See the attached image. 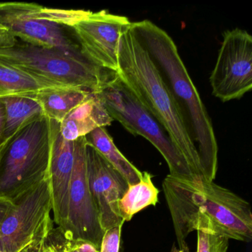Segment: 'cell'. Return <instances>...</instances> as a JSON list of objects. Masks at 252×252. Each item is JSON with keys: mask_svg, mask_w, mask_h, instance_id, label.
Wrapping results in <instances>:
<instances>
[{"mask_svg": "<svg viewBox=\"0 0 252 252\" xmlns=\"http://www.w3.org/2000/svg\"><path fill=\"white\" fill-rule=\"evenodd\" d=\"M163 189L180 250L189 252L186 239L199 230L229 240H252V207L234 191L203 178L189 181L169 175Z\"/></svg>", "mask_w": 252, "mask_h": 252, "instance_id": "obj_1", "label": "cell"}, {"mask_svg": "<svg viewBox=\"0 0 252 252\" xmlns=\"http://www.w3.org/2000/svg\"><path fill=\"white\" fill-rule=\"evenodd\" d=\"M129 29L148 51L175 101L188 119L198 152L203 179L213 182L218 171V147L212 121L181 60L173 39L150 20L131 23Z\"/></svg>", "mask_w": 252, "mask_h": 252, "instance_id": "obj_2", "label": "cell"}, {"mask_svg": "<svg viewBox=\"0 0 252 252\" xmlns=\"http://www.w3.org/2000/svg\"><path fill=\"white\" fill-rule=\"evenodd\" d=\"M117 73L163 126L194 174L203 178L198 152L181 108L148 51L129 26L119 40Z\"/></svg>", "mask_w": 252, "mask_h": 252, "instance_id": "obj_3", "label": "cell"}, {"mask_svg": "<svg viewBox=\"0 0 252 252\" xmlns=\"http://www.w3.org/2000/svg\"><path fill=\"white\" fill-rule=\"evenodd\" d=\"M52 122L45 115L26 122L0 151V197L16 198L49 176Z\"/></svg>", "mask_w": 252, "mask_h": 252, "instance_id": "obj_4", "label": "cell"}, {"mask_svg": "<svg viewBox=\"0 0 252 252\" xmlns=\"http://www.w3.org/2000/svg\"><path fill=\"white\" fill-rule=\"evenodd\" d=\"M89 11L56 9L32 2H0V27L22 42L88 60L82 53L73 25Z\"/></svg>", "mask_w": 252, "mask_h": 252, "instance_id": "obj_5", "label": "cell"}, {"mask_svg": "<svg viewBox=\"0 0 252 252\" xmlns=\"http://www.w3.org/2000/svg\"><path fill=\"white\" fill-rule=\"evenodd\" d=\"M0 61L57 85L94 93L117 74L87 59L18 40L11 48L0 49Z\"/></svg>", "mask_w": 252, "mask_h": 252, "instance_id": "obj_6", "label": "cell"}, {"mask_svg": "<svg viewBox=\"0 0 252 252\" xmlns=\"http://www.w3.org/2000/svg\"><path fill=\"white\" fill-rule=\"evenodd\" d=\"M95 94L113 121L119 122L132 135L146 138L158 150L167 163L169 175L189 181L202 178L194 174L163 126L142 105L118 73Z\"/></svg>", "mask_w": 252, "mask_h": 252, "instance_id": "obj_7", "label": "cell"}, {"mask_svg": "<svg viewBox=\"0 0 252 252\" xmlns=\"http://www.w3.org/2000/svg\"><path fill=\"white\" fill-rule=\"evenodd\" d=\"M12 202L0 228V251L4 252H20L54 225L49 176Z\"/></svg>", "mask_w": 252, "mask_h": 252, "instance_id": "obj_8", "label": "cell"}, {"mask_svg": "<svg viewBox=\"0 0 252 252\" xmlns=\"http://www.w3.org/2000/svg\"><path fill=\"white\" fill-rule=\"evenodd\" d=\"M212 95L221 101L242 98L252 88V37L235 29L224 33L210 76Z\"/></svg>", "mask_w": 252, "mask_h": 252, "instance_id": "obj_9", "label": "cell"}, {"mask_svg": "<svg viewBox=\"0 0 252 252\" xmlns=\"http://www.w3.org/2000/svg\"><path fill=\"white\" fill-rule=\"evenodd\" d=\"M74 142V164L69 189L67 224L64 231L72 238L86 240L100 249L104 231L88 184L86 138L81 137Z\"/></svg>", "mask_w": 252, "mask_h": 252, "instance_id": "obj_10", "label": "cell"}, {"mask_svg": "<svg viewBox=\"0 0 252 252\" xmlns=\"http://www.w3.org/2000/svg\"><path fill=\"white\" fill-rule=\"evenodd\" d=\"M129 19L105 10L92 12L73 25L84 55L98 67L118 71V52L122 33L130 26Z\"/></svg>", "mask_w": 252, "mask_h": 252, "instance_id": "obj_11", "label": "cell"}, {"mask_svg": "<svg viewBox=\"0 0 252 252\" xmlns=\"http://www.w3.org/2000/svg\"><path fill=\"white\" fill-rule=\"evenodd\" d=\"M85 153L88 184L103 230L124 225L119 202L127 189L128 183L87 141Z\"/></svg>", "mask_w": 252, "mask_h": 252, "instance_id": "obj_12", "label": "cell"}, {"mask_svg": "<svg viewBox=\"0 0 252 252\" xmlns=\"http://www.w3.org/2000/svg\"><path fill=\"white\" fill-rule=\"evenodd\" d=\"M53 144L49 178L52 195L54 222L65 230L68 217L69 189L74 164V141L64 139L60 123L51 120Z\"/></svg>", "mask_w": 252, "mask_h": 252, "instance_id": "obj_13", "label": "cell"}, {"mask_svg": "<svg viewBox=\"0 0 252 252\" xmlns=\"http://www.w3.org/2000/svg\"><path fill=\"white\" fill-rule=\"evenodd\" d=\"M113 122L96 94L93 92L60 123V132L64 139L74 141L97 128L110 126Z\"/></svg>", "mask_w": 252, "mask_h": 252, "instance_id": "obj_14", "label": "cell"}, {"mask_svg": "<svg viewBox=\"0 0 252 252\" xmlns=\"http://www.w3.org/2000/svg\"><path fill=\"white\" fill-rule=\"evenodd\" d=\"M91 93L80 88H49L27 95L40 104L48 119L61 123L73 109L88 98Z\"/></svg>", "mask_w": 252, "mask_h": 252, "instance_id": "obj_15", "label": "cell"}, {"mask_svg": "<svg viewBox=\"0 0 252 252\" xmlns=\"http://www.w3.org/2000/svg\"><path fill=\"white\" fill-rule=\"evenodd\" d=\"M85 138L86 141L122 175L129 185L137 184L141 181L143 172L137 169L119 151L105 127H98L94 129Z\"/></svg>", "mask_w": 252, "mask_h": 252, "instance_id": "obj_16", "label": "cell"}, {"mask_svg": "<svg viewBox=\"0 0 252 252\" xmlns=\"http://www.w3.org/2000/svg\"><path fill=\"white\" fill-rule=\"evenodd\" d=\"M49 81L32 76L0 61V98L36 94L49 88H63Z\"/></svg>", "mask_w": 252, "mask_h": 252, "instance_id": "obj_17", "label": "cell"}, {"mask_svg": "<svg viewBox=\"0 0 252 252\" xmlns=\"http://www.w3.org/2000/svg\"><path fill=\"white\" fill-rule=\"evenodd\" d=\"M159 190L153 184L152 175L143 172L141 181L129 185L119 202V211L124 222H129L134 215L147 206H156L158 202Z\"/></svg>", "mask_w": 252, "mask_h": 252, "instance_id": "obj_18", "label": "cell"}, {"mask_svg": "<svg viewBox=\"0 0 252 252\" xmlns=\"http://www.w3.org/2000/svg\"><path fill=\"white\" fill-rule=\"evenodd\" d=\"M5 107L6 122L3 147L7 142L31 119L45 115L40 104L27 95H11L0 98Z\"/></svg>", "mask_w": 252, "mask_h": 252, "instance_id": "obj_19", "label": "cell"}, {"mask_svg": "<svg viewBox=\"0 0 252 252\" xmlns=\"http://www.w3.org/2000/svg\"><path fill=\"white\" fill-rule=\"evenodd\" d=\"M197 232V252H227L229 239L206 230Z\"/></svg>", "mask_w": 252, "mask_h": 252, "instance_id": "obj_20", "label": "cell"}, {"mask_svg": "<svg viewBox=\"0 0 252 252\" xmlns=\"http://www.w3.org/2000/svg\"><path fill=\"white\" fill-rule=\"evenodd\" d=\"M123 225H116L104 231L99 252H119Z\"/></svg>", "mask_w": 252, "mask_h": 252, "instance_id": "obj_21", "label": "cell"}, {"mask_svg": "<svg viewBox=\"0 0 252 252\" xmlns=\"http://www.w3.org/2000/svg\"><path fill=\"white\" fill-rule=\"evenodd\" d=\"M65 250L66 252H99V249L93 243L81 239L72 238L67 232Z\"/></svg>", "mask_w": 252, "mask_h": 252, "instance_id": "obj_22", "label": "cell"}, {"mask_svg": "<svg viewBox=\"0 0 252 252\" xmlns=\"http://www.w3.org/2000/svg\"><path fill=\"white\" fill-rule=\"evenodd\" d=\"M17 42V39L6 29L0 27V49L11 48Z\"/></svg>", "mask_w": 252, "mask_h": 252, "instance_id": "obj_23", "label": "cell"}, {"mask_svg": "<svg viewBox=\"0 0 252 252\" xmlns=\"http://www.w3.org/2000/svg\"><path fill=\"white\" fill-rule=\"evenodd\" d=\"M12 206L13 202L11 200L0 197V228Z\"/></svg>", "mask_w": 252, "mask_h": 252, "instance_id": "obj_24", "label": "cell"}, {"mask_svg": "<svg viewBox=\"0 0 252 252\" xmlns=\"http://www.w3.org/2000/svg\"><path fill=\"white\" fill-rule=\"evenodd\" d=\"M6 114L5 107L2 100L0 99V151L3 148V135L5 132Z\"/></svg>", "mask_w": 252, "mask_h": 252, "instance_id": "obj_25", "label": "cell"}, {"mask_svg": "<svg viewBox=\"0 0 252 252\" xmlns=\"http://www.w3.org/2000/svg\"><path fill=\"white\" fill-rule=\"evenodd\" d=\"M183 252V251L180 250V249H179V250H177V249H175V250L173 251V252Z\"/></svg>", "mask_w": 252, "mask_h": 252, "instance_id": "obj_26", "label": "cell"}, {"mask_svg": "<svg viewBox=\"0 0 252 252\" xmlns=\"http://www.w3.org/2000/svg\"><path fill=\"white\" fill-rule=\"evenodd\" d=\"M0 252H2V251H0Z\"/></svg>", "mask_w": 252, "mask_h": 252, "instance_id": "obj_27", "label": "cell"}]
</instances>
